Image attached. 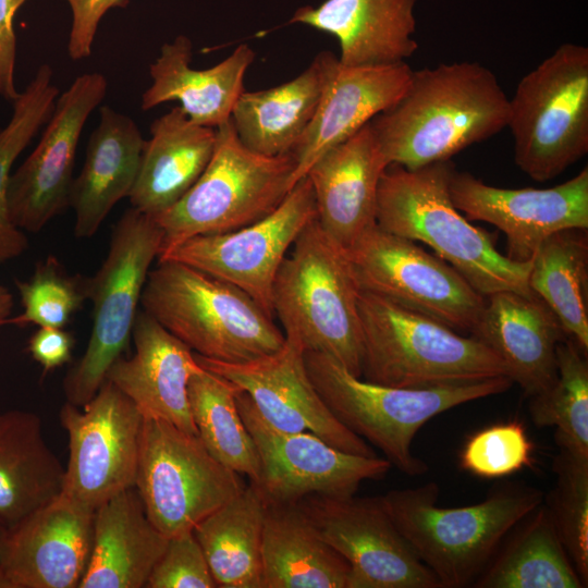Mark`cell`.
Wrapping results in <instances>:
<instances>
[{
  "mask_svg": "<svg viewBox=\"0 0 588 588\" xmlns=\"http://www.w3.org/2000/svg\"><path fill=\"white\" fill-rule=\"evenodd\" d=\"M509 97L478 62L413 70L402 98L370 125L388 164L408 170L451 160L507 125Z\"/></svg>",
  "mask_w": 588,
  "mask_h": 588,
  "instance_id": "6da1fadb",
  "label": "cell"
},
{
  "mask_svg": "<svg viewBox=\"0 0 588 588\" xmlns=\"http://www.w3.org/2000/svg\"><path fill=\"white\" fill-rule=\"evenodd\" d=\"M451 160L408 170L390 164L383 172L376 223L382 230L428 245L485 297L501 291L532 293L529 262L502 255L493 237L470 223L452 203Z\"/></svg>",
  "mask_w": 588,
  "mask_h": 588,
  "instance_id": "7a4b0ae2",
  "label": "cell"
},
{
  "mask_svg": "<svg viewBox=\"0 0 588 588\" xmlns=\"http://www.w3.org/2000/svg\"><path fill=\"white\" fill-rule=\"evenodd\" d=\"M393 523L441 588L474 584L512 529L543 502V493L505 483L483 501L439 507L434 481L381 495Z\"/></svg>",
  "mask_w": 588,
  "mask_h": 588,
  "instance_id": "3957f363",
  "label": "cell"
},
{
  "mask_svg": "<svg viewBox=\"0 0 588 588\" xmlns=\"http://www.w3.org/2000/svg\"><path fill=\"white\" fill-rule=\"evenodd\" d=\"M358 314L366 381L422 389L510 377L503 360L475 336L381 296L359 290Z\"/></svg>",
  "mask_w": 588,
  "mask_h": 588,
  "instance_id": "277c9868",
  "label": "cell"
},
{
  "mask_svg": "<svg viewBox=\"0 0 588 588\" xmlns=\"http://www.w3.org/2000/svg\"><path fill=\"white\" fill-rule=\"evenodd\" d=\"M143 310L187 347L209 359L238 364L269 355L284 333L241 289L176 261H158L140 297Z\"/></svg>",
  "mask_w": 588,
  "mask_h": 588,
  "instance_id": "5b68a950",
  "label": "cell"
},
{
  "mask_svg": "<svg viewBox=\"0 0 588 588\" xmlns=\"http://www.w3.org/2000/svg\"><path fill=\"white\" fill-rule=\"evenodd\" d=\"M304 359L310 381L333 416L408 476L429 469L412 451L416 433L427 421L461 404L503 393L514 383L501 376L465 384L395 388L356 377L323 353L305 351Z\"/></svg>",
  "mask_w": 588,
  "mask_h": 588,
  "instance_id": "8992f818",
  "label": "cell"
},
{
  "mask_svg": "<svg viewBox=\"0 0 588 588\" xmlns=\"http://www.w3.org/2000/svg\"><path fill=\"white\" fill-rule=\"evenodd\" d=\"M359 289L345 250L314 219L282 261L272 285V313L284 336L327 354L362 377Z\"/></svg>",
  "mask_w": 588,
  "mask_h": 588,
  "instance_id": "52a82bcc",
  "label": "cell"
},
{
  "mask_svg": "<svg viewBox=\"0 0 588 588\" xmlns=\"http://www.w3.org/2000/svg\"><path fill=\"white\" fill-rule=\"evenodd\" d=\"M294 170L292 152L260 155L240 142L231 120L217 127L212 157L199 179L154 218L163 235L161 252L197 235L231 232L265 218L292 189Z\"/></svg>",
  "mask_w": 588,
  "mask_h": 588,
  "instance_id": "ba28073f",
  "label": "cell"
},
{
  "mask_svg": "<svg viewBox=\"0 0 588 588\" xmlns=\"http://www.w3.org/2000/svg\"><path fill=\"white\" fill-rule=\"evenodd\" d=\"M514 161L546 182L588 152V48L564 44L529 71L509 98Z\"/></svg>",
  "mask_w": 588,
  "mask_h": 588,
  "instance_id": "9c48e42d",
  "label": "cell"
},
{
  "mask_svg": "<svg viewBox=\"0 0 588 588\" xmlns=\"http://www.w3.org/2000/svg\"><path fill=\"white\" fill-rule=\"evenodd\" d=\"M162 243L161 229L154 218L133 207L114 225L101 267L93 278H87L93 324L84 354L63 380L66 402L78 407L86 405L127 347L137 305Z\"/></svg>",
  "mask_w": 588,
  "mask_h": 588,
  "instance_id": "30bf717a",
  "label": "cell"
},
{
  "mask_svg": "<svg viewBox=\"0 0 588 588\" xmlns=\"http://www.w3.org/2000/svg\"><path fill=\"white\" fill-rule=\"evenodd\" d=\"M246 487L198 434L144 417L135 488L149 520L166 537L194 527Z\"/></svg>",
  "mask_w": 588,
  "mask_h": 588,
  "instance_id": "8fae6325",
  "label": "cell"
},
{
  "mask_svg": "<svg viewBox=\"0 0 588 588\" xmlns=\"http://www.w3.org/2000/svg\"><path fill=\"white\" fill-rule=\"evenodd\" d=\"M354 279L365 291L471 334L486 297L451 265L416 242L377 224L345 250Z\"/></svg>",
  "mask_w": 588,
  "mask_h": 588,
  "instance_id": "7c38bea8",
  "label": "cell"
},
{
  "mask_svg": "<svg viewBox=\"0 0 588 588\" xmlns=\"http://www.w3.org/2000/svg\"><path fill=\"white\" fill-rule=\"evenodd\" d=\"M316 216L313 186L304 176L265 218L231 232L187 238L161 252L158 261L181 262L225 281L273 316L271 293L277 272Z\"/></svg>",
  "mask_w": 588,
  "mask_h": 588,
  "instance_id": "4fadbf2b",
  "label": "cell"
},
{
  "mask_svg": "<svg viewBox=\"0 0 588 588\" xmlns=\"http://www.w3.org/2000/svg\"><path fill=\"white\" fill-rule=\"evenodd\" d=\"M60 421L69 437L61 494L96 511L135 487L143 415L106 380L83 407L65 401Z\"/></svg>",
  "mask_w": 588,
  "mask_h": 588,
  "instance_id": "5bb4252c",
  "label": "cell"
},
{
  "mask_svg": "<svg viewBox=\"0 0 588 588\" xmlns=\"http://www.w3.org/2000/svg\"><path fill=\"white\" fill-rule=\"evenodd\" d=\"M240 415L260 460V477L253 483L265 503H295L306 495L352 497L364 480H381L391 468L387 458L339 450L308 431H281L266 422L249 396L235 394Z\"/></svg>",
  "mask_w": 588,
  "mask_h": 588,
  "instance_id": "9a60e30c",
  "label": "cell"
},
{
  "mask_svg": "<svg viewBox=\"0 0 588 588\" xmlns=\"http://www.w3.org/2000/svg\"><path fill=\"white\" fill-rule=\"evenodd\" d=\"M350 565L347 588H441L390 517L381 495L309 494L297 502Z\"/></svg>",
  "mask_w": 588,
  "mask_h": 588,
  "instance_id": "2e32d148",
  "label": "cell"
},
{
  "mask_svg": "<svg viewBox=\"0 0 588 588\" xmlns=\"http://www.w3.org/2000/svg\"><path fill=\"white\" fill-rule=\"evenodd\" d=\"M108 83L98 72L78 75L56 100L39 143L11 174V218L22 231L42 230L70 207L72 173L81 133L106 96Z\"/></svg>",
  "mask_w": 588,
  "mask_h": 588,
  "instance_id": "e0dca14e",
  "label": "cell"
},
{
  "mask_svg": "<svg viewBox=\"0 0 588 588\" xmlns=\"http://www.w3.org/2000/svg\"><path fill=\"white\" fill-rule=\"evenodd\" d=\"M304 348L289 338L275 352L231 364L195 354L203 368L244 391L261 418L287 432L308 431L346 453L375 457L373 449L343 426L327 407L307 372Z\"/></svg>",
  "mask_w": 588,
  "mask_h": 588,
  "instance_id": "ac0fdd59",
  "label": "cell"
},
{
  "mask_svg": "<svg viewBox=\"0 0 588 588\" xmlns=\"http://www.w3.org/2000/svg\"><path fill=\"white\" fill-rule=\"evenodd\" d=\"M449 192L453 205L469 221H485L506 236V257L529 262L551 234L588 229V168L548 188H503L456 169Z\"/></svg>",
  "mask_w": 588,
  "mask_h": 588,
  "instance_id": "d6986e66",
  "label": "cell"
},
{
  "mask_svg": "<svg viewBox=\"0 0 588 588\" xmlns=\"http://www.w3.org/2000/svg\"><path fill=\"white\" fill-rule=\"evenodd\" d=\"M95 511L63 494L8 530L0 588H76L93 543Z\"/></svg>",
  "mask_w": 588,
  "mask_h": 588,
  "instance_id": "ffe728a7",
  "label": "cell"
},
{
  "mask_svg": "<svg viewBox=\"0 0 588 588\" xmlns=\"http://www.w3.org/2000/svg\"><path fill=\"white\" fill-rule=\"evenodd\" d=\"M389 167L370 122L324 151L309 168L316 219L347 250L376 225L378 189Z\"/></svg>",
  "mask_w": 588,
  "mask_h": 588,
  "instance_id": "44dd1931",
  "label": "cell"
},
{
  "mask_svg": "<svg viewBox=\"0 0 588 588\" xmlns=\"http://www.w3.org/2000/svg\"><path fill=\"white\" fill-rule=\"evenodd\" d=\"M135 352L119 357L106 380L112 382L137 407L143 417L166 420L197 433L189 401L191 377L200 371L193 351L144 310L134 322Z\"/></svg>",
  "mask_w": 588,
  "mask_h": 588,
  "instance_id": "7402d4cb",
  "label": "cell"
},
{
  "mask_svg": "<svg viewBox=\"0 0 588 588\" xmlns=\"http://www.w3.org/2000/svg\"><path fill=\"white\" fill-rule=\"evenodd\" d=\"M506 365L525 395L548 389L556 378V345L568 338L554 313L534 293L501 291L486 297L470 334Z\"/></svg>",
  "mask_w": 588,
  "mask_h": 588,
  "instance_id": "603a6c76",
  "label": "cell"
},
{
  "mask_svg": "<svg viewBox=\"0 0 588 588\" xmlns=\"http://www.w3.org/2000/svg\"><path fill=\"white\" fill-rule=\"evenodd\" d=\"M413 69L406 62L339 65L309 126L293 149V186L328 149L343 142L405 94Z\"/></svg>",
  "mask_w": 588,
  "mask_h": 588,
  "instance_id": "cb8c5ba5",
  "label": "cell"
},
{
  "mask_svg": "<svg viewBox=\"0 0 588 588\" xmlns=\"http://www.w3.org/2000/svg\"><path fill=\"white\" fill-rule=\"evenodd\" d=\"M192 58L188 37L180 35L166 42L149 66L151 85L142 95L140 108L148 111L164 102L179 101L191 121L217 128L231 120L233 108L245 90L244 77L255 52L242 44L224 60L205 70L193 69Z\"/></svg>",
  "mask_w": 588,
  "mask_h": 588,
  "instance_id": "d4e9b609",
  "label": "cell"
},
{
  "mask_svg": "<svg viewBox=\"0 0 588 588\" xmlns=\"http://www.w3.org/2000/svg\"><path fill=\"white\" fill-rule=\"evenodd\" d=\"M415 0H324L297 9L289 23H299L333 35L339 62L347 66L406 62L418 45Z\"/></svg>",
  "mask_w": 588,
  "mask_h": 588,
  "instance_id": "484cf974",
  "label": "cell"
},
{
  "mask_svg": "<svg viewBox=\"0 0 588 588\" xmlns=\"http://www.w3.org/2000/svg\"><path fill=\"white\" fill-rule=\"evenodd\" d=\"M338 65L333 52L321 51L295 78L268 89L244 90L231 114L240 142L265 156L292 152L313 121Z\"/></svg>",
  "mask_w": 588,
  "mask_h": 588,
  "instance_id": "4316f807",
  "label": "cell"
},
{
  "mask_svg": "<svg viewBox=\"0 0 588 588\" xmlns=\"http://www.w3.org/2000/svg\"><path fill=\"white\" fill-rule=\"evenodd\" d=\"M216 143L217 128L194 123L180 106L157 118L128 195L132 207L151 218L172 207L199 179Z\"/></svg>",
  "mask_w": 588,
  "mask_h": 588,
  "instance_id": "83f0119b",
  "label": "cell"
},
{
  "mask_svg": "<svg viewBox=\"0 0 588 588\" xmlns=\"http://www.w3.org/2000/svg\"><path fill=\"white\" fill-rule=\"evenodd\" d=\"M144 143L137 124L128 115L108 106L100 108L99 122L87 143L84 166L70 191L76 237L95 235L114 205L128 197Z\"/></svg>",
  "mask_w": 588,
  "mask_h": 588,
  "instance_id": "f1b7e54d",
  "label": "cell"
},
{
  "mask_svg": "<svg viewBox=\"0 0 588 588\" xmlns=\"http://www.w3.org/2000/svg\"><path fill=\"white\" fill-rule=\"evenodd\" d=\"M169 538L149 520L135 487L94 515L89 561L78 588H145Z\"/></svg>",
  "mask_w": 588,
  "mask_h": 588,
  "instance_id": "f546056e",
  "label": "cell"
},
{
  "mask_svg": "<svg viewBox=\"0 0 588 588\" xmlns=\"http://www.w3.org/2000/svg\"><path fill=\"white\" fill-rule=\"evenodd\" d=\"M42 427L33 412L0 413V526L7 530L62 492L64 467Z\"/></svg>",
  "mask_w": 588,
  "mask_h": 588,
  "instance_id": "4dcf8cb0",
  "label": "cell"
},
{
  "mask_svg": "<svg viewBox=\"0 0 588 588\" xmlns=\"http://www.w3.org/2000/svg\"><path fill=\"white\" fill-rule=\"evenodd\" d=\"M261 554L262 588H347L348 563L297 502L266 503Z\"/></svg>",
  "mask_w": 588,
  "mask_h": 588,
  "instance_id": "1f68e13d",
  "label": "cell"
},
{
  "mask_svg": "<svg viewBox=\"0 0 588 588\" xmlns=\"http://www.w3.org/2000/svg\"><path fill=\"white\" fill-rule=\"evenodd\" d=\"M265 510L259 490L250 482L194 527L217 587L262 588Z\"/></svg>",
  "mask_w": 588,
  "mask_h": 588,
  "instance_id": "d6a6232c",
  "label": "cell"
},
{
  "mask_svg": "<svg viewBox=\"0 0 588 588\" xmlns=\"http://www.w3.org/2000/svg\"><path fill=\"white\" fill-rule=\"evenodd\" d=\"M510 532L475 580L479 588H583L542 502Z\"/></svg>",
  "mask_w": 588,
  "mask_h": 588,
  "instance_id": "836d02e7",
  "label": "cell"
},
{
  "mask_svg": "<svg viewBox=\"0 0 588 588\" xmlns=\"http://www.w3.org/2000/svg\"><path fill=\"white\" fill-rule=\"evenodd\" d=\"M528 285L554 313L566 335L587 354V230H562L547 237L530 261Z\"/></svg>",
  "mask_w": 588,
  "mask_h": 588,
  "instance_id": "e575fe53",
  "label": "cell"
},
{
  "mask_svg": "<svg viewBox=\"0 0 588 588\" xmlns=\"http://www.w3.org/2000/svg\"><path fill=\"white\" fill-rule=\"evenodd\" d=\"M237 390L233 383L201 367L188 383L191 413L207 451L229 469L257 483L259 454L240 415Z\"/></svg>",
  "mask_w": 588,
  "mask_h": 588,
  "instance_id": "d590c367",
  "label": "cell"
},
{
  "mask_svg": "<svg viewBox=\"0 0 588 588\" xmlns=\"http://www.w3.org/2000/svg\"><path fill=\"white\" fill-rule=\"evenodd\" d=\"M556 378L530 396L529 414L537 427H553L560 450L588 458V363L569 338L556 345Z\"/></svg>",
  "mask_w": 588,
  "mask_h": 588,
  "instance_id": "8d00e7d4",
  "label": "cell"
},
{
  "mask_svg": "<svg viewBox=\"0 0 588 588\" xmlns=\"http://www.w3.org/2000/svg\"><path fill=\"white\" fill-rule=\"evenodd\" d=\"M59 89L52 84L49 64L38 68L34 78L12 102L9 123L0 130V265L20 257L28 240L10 215L8 189L12 166L39 128L50 119Z\"/></svg>",
  "mask_w": 588,
  "mask_h": 588,
  "instance_id": "74e56055",
  "label": "cell"
},
{
  "mask_svg": "<svg viewBox=\"0 0 588 588\" xmlns=\"http://www.w3.org/2000/svg\"><path fill=\"white\" fill-rule=\"evenodd\" d=\"M555 483L543 498L559 537L585 587L588 584V458L565 451L553 461Z\"/></svg>",
  "mask_w": 588,
  "mask_h": 588,
  "instance_id": "f35d334b",
  "label": "cell"
},
{
  "mask_svg": "<svg viewBox=\"0 0 588 588\" xmlns=\"http://www.w3.org/2000/svg\"><path fill=\"white\" fill-rule=\"evenodd\" d=\"M15 284L23 311L5 326L64 328L88 301L87 278L70 274L52 255L37 262L28 280Z\"/></svg>",
  "mask_w": 588,
  "mask_h": 588,
  "instance_id": "ab89813d",
  "label": "cell"
},
{
  "mask_svg": "<svg viewBox=\"0 0 588 588\" xmlns=\"http://www.w3.org/2000/svg\"><path fill=\"white\" fill-rule=\"evenodd\" d=\"M532 443L518 421L497 424L473 434L465 443L461 467L478 477L501 478L531 464Z\"/></svg>",
  "mask_w": 588,
  "mask_h": 588,
  "instance_id": "60d3db41",
  "label": "cell"
},
{
  "mask_svg": "<svg viewBox=\"0 0 588 588\" xmlns=\"http://www.w3.org/2000/svg\"><path fill=\"white\" fill-rule=\"evenodd\" d=\"M204 552L193 530L169 538L145 588H213Z\"/></svg>",
  "mask_w": 588,
  "mask_h": 588,
  "instance_id": "b9f144b4",
  "label": "cell"
},
{
  "mask_svg": "<svg viewBox=\"0 0 588 588\" xmlns=\"http://www.w3.org/2000/svg\"><path fill=\"white\" fill-rule=\"evenodd\" d=\"M72 10L68 53L72 60L88 58L93 51L99 22L112 8L125 7L127 0H66Z\"/></svg>",
  "mask_w": 588,
  "mask_h": 588,
  "instance_id": "7bdbcfd3",
  "label": "cell"
},
{
  "mask_svg": "<svg viewBox=\"0 0 588 588\" xmlns=\"http://www.w3.org/2000/svg\"><path fill=\"white\" fill-rule=\"evenodd\" d=\"M26 0H0V96L13 102L20 95L15 87L16 36L14 16Z\"/></svg>",
  "mask_w": 588,
  "mask_h": 588,
  "instance_id": "ee69618b",
  "label": "cell"
},
{
  "mask_svg": "<svg viewBox=\"0 0 588 588\" xmlns=\"http://www.w3.org/2000/svg\"><path fill=\"white\" fill-rule=\"evenodd\" d=\"M74 345L73 334L64 328L39 327L28 339L27 351L46 376L72 359Z\"/></svg>",
  "mask_w": 588,
  "mask_h": 588,
  "instance_id": "f6af8a7d",
  "label": "cell"
},
{
  "mask_svg": "<svg viewBox=\"0 0 588 588\" xmlns=\"http://www.w3.org/2000/svg\"><path fill=\"white\" fill-rule=\"evenodd\" d=\"M13 305V296L10 290L0 284V329L5 326V321L11 317Z\"/></svg>",
  "mask_w": 588,
  "mask_h": 588,
  "instance_id": "bcb514c9",
  "label": "cell"
},
{
  "mask_svg": "<svg viewBox=\"0 0 588 588\" xmlns=\"http://www.w3.org/2000/svg\"><path fill=\"white\" fill-rule=\"evenodd\" d=\"M8 530L0 526V553L5 542Z\"/></svg>",
  "mask_w": 588,
  "mask_h": 588,
  "instance_id": "7dc6e473",
  "label": "cell"
}]
</instances>
